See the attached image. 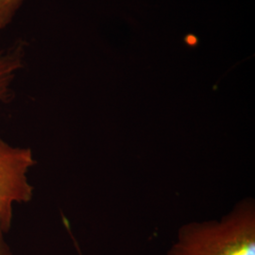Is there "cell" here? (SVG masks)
Instances as JSON below:
<instances>
[{"instance_id":"1","label":"cell","mask_w":255,"mask_h":255,"mask_svg":"<svg viewBox=\"0 0 255 255\" xmlns=\"http://www.w3.org/2000/svg\"><path fill=\"white\" fill-rule=\"evenodd\" d=\"M167 255H255V201L242 200L219 220L183 225Z\"/></svg>"},{"instance_id":"3","label":"cell","mask_w":255,"mask_h":255,"mask_svg":"<svg viewBox=\"0 0 255 255\" xmlns=\"http://www.w3.org/2000/svg\"><path fill=\"white\" fill-rule=\"evenodd\" d=\"M23 60L21 52L0 50V104L6 101Z\"/></svg>"},{"instance_id":"5","label":"cell","mask_w":255,"mask_h":255,"mask_svg":"<svg viewBox=\"0 0 255 255\" xmlns=\"http://www.w3.org/2000/svg\"><path fill=\"white\" fill-rule=\"evenodd\" d=\"M6 234L7 232L4 230L0 223V255H12L11 250L5 238Z\"/></svg>"},{"instance_id":"2","label":"cell","mask_w":255,"mask_h":255,"mask_svg":"<svg viewBox=\"0 0 255 255\" xmlns=\"http://www.w3.org/2000/svg\"><path fill=\"white\" fill-rule=\"evenodd\" d=\"M36 164L29 147L12 146L0 137V223L8 233L15 203H27L33 198V186L27 174Z\"/></svg>"},{"instance_id":"4","label":"cell","mask_w":255,"mask_h":255,"mask_svg":"<svg viewBox=\"0 0 255 255\" xmlns=\"http://www.w3.org/2000/svg\"><path fill=\"white\" fill-rule=\"evenodd\" d=\"M25 0H0V31L9 26Z\"/></svg>"}]
</instances>
